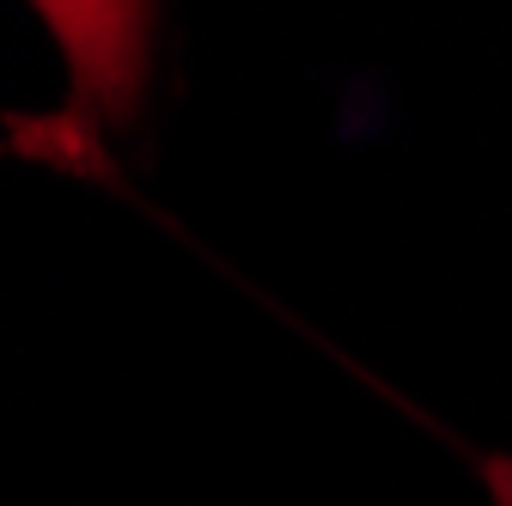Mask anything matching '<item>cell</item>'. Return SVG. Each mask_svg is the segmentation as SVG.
<instances>
[{"label":"cell","instance_id":"7a4b0ae2","mask_svg":"<svg viewBox=\"0 0 512 506\" xmlns=\"http://www.w3.org/2000/svg\"><path fill=\"white\" fill-rule=\"evenodd\" d=\"M482 482H488V494H494L500 506H512V458H488V464H482Z\"/></svg>","mask_w":512,"mask_h":506},{"label":"cell","instance_id":"6da1fadb","mask_svg":"<svg viewBox=\"0 0 512 506\" xmlns=\"http://www.w3.org/2000/svg\"><path fill=\"white\" fill-rule=\"evenodd\" d=\"M55 31L74 74V116L80 122H128L147 80V37L153 0H31Z\"/></svg>","mask_w":512,"mask_h":506}]
</instances>
